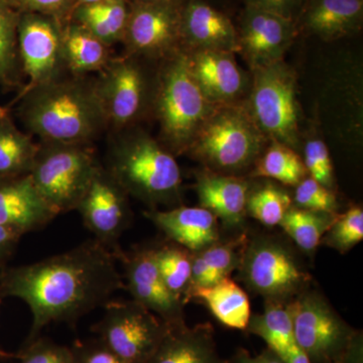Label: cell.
Here are the masks:
<instances>
[{"instance_id":"6da1fadb","label":"cell","mask_w":363,"mask_h":363,"mask_svg":"<svg viewBox=\"0 0 363 363\" xmlns=\"http://www.w3.org/2000/svg\"><path fill=\"white\" fill-rule=\"evenodd\" d=\"M113 252L96 240L0 274V294L21 298L33 315L28 342L52 322L74 323L125 289Z\"/></svg>"},{"instance_id":"7a4b0ae2","label":"cell","mask_w":363,"mask_h":363,"mask_svg":"<svg viewBox=\"0 0 363 363\" xmlns=\"http://www.w3.org/2000/svg\"><path fill=\"white\" fill-rule=\"evenodd\" d=\"M71 75L21 96V119L42 143L91 145L109 126L96 80Z\"/></svg>"},{"instance_id":"3957f363","label":"cell","mask_w":363,"mask_h":363,"mask_svg":"<svg viewBox=\"0 0 363 363\" xmlns=\"http://www.w3.org/2000/svg\"><path fill=\"white\" fill-rule=\"evenodd\" d=\"M105 169L128 196L150 209L180 205L182 174L175 156L145 131H128L117 138Z\"/></svg>"},{"instance_id":"277c9868","label":"cell","mask_w":363,"mask_h":363,"mask_svg":"<svg viewBox=\"0 0 363 363\" xmlns=\"http://www.w3.org/2000/svg\"><path fill=\"white\" fill-rule=\"evenodd\" d=\"M266 142L247 107L215 105L187 152L208 171L234 176L255 164Z\"/></svg>"},{"instance_id":"5b68a950","label":"cell","mask_w":363,"mask_h":363,"mask_svg":"<svg viewBox=\"0 0 363 363\" xmlns=\"http://www.w3.org/2000/svg\"><path fill=\"white\" fill-rule=\"evenodd\" d=\"M214 106L203 95L191 73L187 52L179 50L164 59L157 77L155 108L162 143L174 156L187 152Z\"/></svg>"},{"instance_id":"8992f818","label":"cell","mask_w":363,"mask_h":363,"mask_svg":"<svg viewBox=\"0 0 363 363\" xmlns=\"http://www.w3.org/2000/svg\"><path fill=\"white\" fill-rule=\"evenodd\" d=\"M294 338L311 363H362V337L317 291L289 302Z\"/></svg>"},{"instance_id":"52a82bcc","label":"cell","mask_w":363,"mask_h":363,"mask_svg":"<svg viewBox=\"0 0 363 363\" xmlns=\"http://www.w3.org/2000/svg\"><path fill=\"white\" fill-rule=\"evenodd\" d=\"M98 167L90 145L40 143L28 175L59 215L76 210Z\"/></svg>"},{"instance_id":"ba28073f","label":"cell","mask_w":363,"mask_h":363,"mask_svg":"<svg viewBox=\"0 0 363 363\" xmlns=\"http://www.w3.org/2000/svg\"><path fill=\"white\" fill-rule=\"evenodd\" d=\"M247 109L262 135L272 142L297 149L301 109L295 72L284 60L252 69Z\"/></svg>"},{"instance_id":"9c48e42d","label":"cell","mask_w":363,"mask_h":363,"mask_svg":"<svg viewBox=\"0 0 363 363\" xmlns=\"http://www.w3.org/2000/svg\"><path fill=\"white\" fill-rule=\"evenodd\" d=\"M240 269L241 279L252 292L279 302H290L311 279L294 253L274 238L248 240Z\"/></svg>"},{"instance_id":"30bf717a","label":"cell","mask_w":363,"mask_h":363,"mask_svg":"<svg viewBox=\"0 0 363 363\" xmlns=\"http://www.w3.org/2000/svg\"><path fill=\"white\" fill-rule=\"evenodd\" d=\"M94 327L99 340L128 363H149L169 325L135 301H109Z\"/></svg>"},{"instance_id":"8fae6325","label":"cell","mask_w":363,"mask_h":363,"mask_svg":"<svg viewBox=\"0 0 363 363\" xmlns=\"http://www.w3.org/2000/svg\"><path fill=\"white\" fill-rule=\"evenodd\" d=\"M61 20L39 13H21L18 47L21 72L28 78L21 96L66 75Z\"/></svg>"},{"instance_id":"7c38bea8","label":"cell","mask_w":363,"mask_h":363,"mask_svg":"<svg viewBox=\"0 0 363 363\" xmlns=\"http://www.w3.org/2000/svg\"><path fill=\"white\" fill-rule=\"evenodd\" d=\"M76 211L94 240L116 252L118 240L133 221L128 194L104 167H98Z\"/></svg>"},{"instance_id":"4fadbf2b","label":"cell","mask_w":363,"mask_h":363,"mask_svg":"<svg viewBox=\"0 0 363 363\" xmlns=\"http://www.w3.org/2000/svg\"><path fill=\"white\" fill-rule=\"evenodd\" d=\"M96 80L109 125L130 128L142 116L149 100V82L138 57L111 59Z\"/></svg>"},{"instance_id":"5bb4252c","label":"cell","mask_w":363,"mask_h":363,"mask_svg":"<svg viewBox=\"0 0 363 363\" xmlns=\"http://www.w3.org/2000/svg\"><path fill=\"white\" fill-rule=\"evenodd\" d=\"M113 253L123 264L125 290L133 301L154 313L169 326L185 323V304L164 285L157 269L155 247H138L128 252L119 248Z\"/></svg>"},{"instance_id":"9a60e30c","label":"cell","mask_w":363,"mask_h":363,"mask_svg":"<svg viewBox=\"0 0 363 363\" xmlns=\"http://www.w3.org/2000/svg\"><path fill=\"white\" fill-rule=\"evenodd\" d=\"M128 54L166 59L178 52L181 13L173 4H138L128 13L123 39Z\"/></svg>"},{"instance_id":"2e32d148","label":"cell","mask_w":363,"mask_h":363,"mask_svg":"<svg viewBox=\"0 0 363 363\" xmlns=\"http://www.w3.org/2000/svg\"><path fill=\"white\" fill-rule=\"evenodd\" d=\"M293 20L247 7L238 39V52L252 69L283 60L294 38Z\"/></svg>"},{"instance_id":"e0dca14e","label":"cell","mask_w":363,"mask_h":363,"mask_svg":"<svg viewBox=\"0 0 363 363\" xmlns=\"http://www.w3.org/2000/svg\"><path fill=\"white\" fill-rule=\"evenodd\" d=\"M187 55L191 73L210 104H233L238 101L247 80L234 52L197 50Z\"/></svg>"},{"instance_id":"ac0fdd59","label":"cell","mask_w":363,"mask_h":363,"mask_svg":"<svg viewBox=\"0 0 363 363\" xmlns=\"http://www.w3.org/2000/svg\"><path fill=\"white\" fill-rule=\"evenodd\" d=\"M58 214L43 199L30 175L0 178V226L25 233L51 223Z\"/></svg>"},{"instance_id":"d6986e66","label":"cell","mask_w":363,"mask_h":363,"mask_svg":"<svg viewBox=\"0 0 363 363\" xmlns=\"http://www.w3.org/2000/svg\"><path fill=\"white\" fill-rule=\"evenodd\" d=\"M145 217L181 247L197 252L219 240L218 219L202 207L179 206L171 209H150Z\"/></svg>"},{"instance_id":"ffe728a7","label":"cell","mask_w":363,"mask_h":363,"mask_svg":"<svg viewBox=\"0 0 363 363\" xmlns=\"http://www.w3.org/2000/svg\"><path fill=\"white\" fill-rule=\"evenodd\" d=\"M250 191L248 182L238 177L208 169L196 175L200 207L209 210L228 227H240L245 220Z\"/></svg>"},{"instance_id":"44dd1931","label":"cell","mask_w":363,"mask_h":363,"mask_svg":"<svg viewBox=\"0 0 363 363\" xmlns=\"http://www.w3.org/2000/svg\"><path fill=\"white\" fill-rule=\"evenodd\" d=\"M238 35L223 13L203 2H191L181 13V39L191 51L238 52Z\"/></svg>"},{"instance_id":"7402d4cb","label":"cell","mask_w":363,"mask_h":363,"mask_svg":"<svg viewBox=\"0 0 363 363\" xmlns=\"http://www.w3.org/2000/svg\"><path fill=\"white\" fill-rule=\"evenodd\" d=\"M149 363H226L217 351L210 324L169 326Z\"/></svg>"},{"instance_id":"603a6c76","label":"cell","mask_w":363,"mask_h":363,"mask_svg":"<svg viewBox=\"0 0 363 363\" xmlns=\"http://www.w3.org/2000/svg\"><path fill=\"white\" fill-rule=\"evenodd\" d=\"M247 241V236L242 234L225 242L216 241L199 252H192V276L187 294L229 278L234 269L240 267Z\"/></svg>"},{"instance_id":"cb8c5ba5","label":"cell","mask_w":363,"mask_h":363,"mask_svg":"<svg viewBox=\"0 0 363 363\" xmlns=\"http://www.w3.org/2000/svg\"><path fill=\"white\" fill-rule=\"evenodd\" d=\"M197 300L206 305L213 316L229 328L245 330L250 323V298L247 293L230 278L222 279L211 286L190 291L184 298V304Z\"/></svg>"},{"instance_id":"d4e9b609","label":"cell","mask_w":363,"mask_h":363,"mask_svg":"<svg viewBox=\"0 0 363 363\" xmlns=\"http://www.w3.org/2000/svg\"><path fill=\"white\" fill-rule=\"evenodd\" d=\"M362 0H315L306 16V28L324 40H334L359 28Z\"/></svg>"},{"instance_id":"484cf974","label":"cell","mask_w":363,"mask_h":363,"mask_svg":"<svg viewBox=\"0 0 363 363\" xmlns=\"http://www.w3.org/2000/svg\"><path fill=\"white\" fill-rule=\"evenodd\" d=\"M63 52L67 71L73 75L104 71L112 59L109 45L75 21L64 26Z\"/></svg>"},{"instance_id":"4316f807","label":"cell","mask_w":363,"mask_h":363,"mask_svg":"<svg viewBox=\"0 0 363 363\" xmlns=\"http://www.w3.org/2000/svg\"><path fill=\"white\" fill-rule=\"evenodd\" d=\"M128 13L124 0L86 4L74 9V21L111 45L123 39Z\"/></svg>"},{"instance_id":"83f0119b","label":"cell","mask_w":363,"mask_h":363,"mask_svg":"<svg viewBox=\"0 0 363 363\" xmlns=\"http://www.w3.org/2000/svg\"><path fill=\"white\" fill-rule=\"evenodd\" d=\"M39 145L14 125L9 116L0 118V178L28 175Z\"/></svg>"},{"instance_id":"f1b7e54d","label":"cell","mask_w":363,"mask_h":363,"mask_svg":"<svg viewBox=\"0 0 363 363\" xmlns=\"http://www.w3.org/2000/svg\"><path fill=\"white\" fill-rule=\"evenodd\" d=\"M289 302L267 300L262 314L250 317L247 330L264 339L267 348L279 355L295 345Z\"/></svg>"},{"instance_id":"f546056e","label":"cell","mask_w":363,"mask_h":363,"mask_svg":"<svg viewBox=\"0 0 363 363\" xmlns=\"http://www.w3.org/2000/svg\"><path fill=\"white\" fill-rule=\"evenodd\" d=\"M337 213L312 211L292 206L288 210L279 226L303 252H315L324 234L335 220Z\"/></svg>"},{"instance_id":"4dcf8cb0","label":"cell","mask_w":363,"mask_h":363,"mask_svg":"<svg viewBox=\"0 0 363 363\" xmlns=\"http://www.w3.org/2000/svg\"><path fill=\"white\" fill-rule=\"evenodd\" d=\"M253 166L252 177L274 179L286 186H297L308 174L295 150L274 142Z\"/></svg>"},{"instance_id":"1f68e13d","label":"cell","mask_w":363,"mask_h":363,"mask_svg":"<svg viewBox=\"0 0 363 363\" xmlns=\"http://www.w3.org/2000/svg\"><path fill=\"white\" fill-rule=\"evenodd\" d=\"M155 257L164 285L184 303L192 276V252L174 242L155 247Z\"/></svg>"},{"instance_id":"d6a6232c","label":"cell","mask_w":363,"mask_h":363,"mask_svg":"<svg viewBox=\"0 0 363 363\" xmlns=\"http://www.w3.org/2000/svg\"><path fill=\"white\" fill-rule=\"evenodd\" d=\"M21 13L6 0H0V84L18 83L21 72L18 47Z\"/></svg>"},{"instance_id":"836d02e7","label":"cell","mask_w":363,"mask_h":363,"mask_svg":"<svg viewBox=\"0 0 363 363\" xmlns=\"http://www.w3.org/2000/svg\"><path fill=\"white\" fill-rule=\"evenodd\" d=\"M292 206V198L288 192L274 184L267 183L252 192L250 191L247 212L255 220L272 227L281 224Z\"/></svg>"},{"instance_id":"e575fe53","label":"cell","mask_w":363,"mask_h":363,"mask_svg":"<svg viewBox=\"0 0 363 363\" xmlns=\"http://www.w3.org/2000/svg\"><path fill=\"white\" fill-rule=\"evenodd\" d=\"M363 240V210L350 208L345 213L336 216L332 225L324 234L322 245L341 253L350 252Z\"/></svg>"},{"instance_id":"d590c367","label":"cell","mask_w":363,"mask_h":363,"mask_svg":"<svg viewBox=\"0 0 363 363\" xmlns=\"http://www.w3.org/2000/svg\"><path fill=\"white\" fill-rule=\"evenodd\" d=\"M296 187L297 207L312 211L336 213L337 200L330 189L324 187L311 177L303 179Z\"/></svg>"},{"instance_id":"8d00e7d4","label":"cell","mask_w":363,"mask_h":363,"mask_svg":"<svg viewBox=\"0 0 363 363\" xmlns=\"http://www.w3.org/2000/svg\"><path fill=\"white\" fill-rule=\"evenodd\" d=\"M304 164L312 179L324 187L332 189L334 183L333 167L326 143L320 138H312L306 143Z\"/></svg>"},{"instance_id":"74e56055","label":"cell","mask_w":363,"mask_h":363,"mask_svg":"<svg viewBox=\"0 0 363 363\" xmlns=\"http://www.w3.org/2000/svg\"><path fill=\"white\" fill-rule=\"evenodd\" d=\"M20 363H75L71 348L37 337L18 355Z\"/></svg>"},{"instance_id":"f35d334b","label":"cell","mask_w":363,"mask_h":363,"mask_svg":"<svg viewBox=\"0 0 363 363\" xmlns=\"http://www.w3.org/2000/svg\"><path fill=\"white\" fill-rule=\"evenodd\" d=\"M13 9L20 13H39L54 18H67L72 14L76 0H6Z\"/></svg>"},{"instance_id":"ab89813d","label":"cell","mask_w":363,"mask_h":363,"mask_svg":"<svg viewBox=\"0 0 363 363\" xmlns=\"http://www.w3.org/2000/svg\"><path fill=\"white\" fill-rule=\"evenodd\" d=\"M71 350L75 363H128L112 352L98 338L77 341Z\"/></svg>"},{"instance_id":"60d3db41","label":"cell","mask_w":363,"mask_h":363,"mask_svg":"<svg viewBox=\"0 0 363 363\" xmlns=\"http://www.w3.org/2000/svg\"><path fill=\"white\" fill-rule=\"evenodd\" d=\"M247 6L279 14L292 20L298 0H245Z\"/></svg>"},{"instance_id":"b9f144b4","label":"cell","mask_w":363,"mask_h":363,"mask_svg":"<svg viewBox=\"0 0 363 363\" xmlns=\"http://www.w3.org/2000/svg\"><path fill=\"white\" fill-rule=\"evenodd\" d=\"M25 233L14 227L0 226V262H4L16 250L21 236Z\"/></svg>"},{"instance_id":"7bdbcfd3","label":"cell","mask_w":363,"mask_h":363,"mask_svg":"<svg viewBox=\"0 0 363 363\" xmlns=\"http://www.w3.org/2000/svg\"><path fill=\"white\" fill-rule=\"evenodd\" d=\"M230 363H285L274 350L267 348L259 355L250 354L247 350H238Z\"/></svg>"},{"instance_id":"ee69618b","label":"cell","mask_w":363,"mask_h":363,"mask_svg":"<svg viewBox=\"0 0 363 363\" xmlns=\"http://www.w3.org/2000/svg\"><path fill=\"white\" fill-rule=\"evenodd\" d=\"M285 363H311L307 355L298 347L297 344L279 355Z\"/></svg>"},{"instance_id":"f6af8a7d","label":"cell","mask_w":363,"mask_h":363,"mask_svg":"<svg viewBox=\"0 0 363 363\" xmlns=\"http://www.w3.org/2000/svg\"><path fill=\"white\" fill-rule=\"evenodd\" d=\"M180 0H140L143 4H173L176 6Z\"/></svg>"},{"instance_id":"bcb514c9","label":"cell","mask_w":363,"mask_h":363,"mask_svg":"<svg viewBox=\"0 0 363 363\" xmlns=\"http://www.w3.org/2000/svg\"><path fill=\"white\" fill-rule=\"evenodd\" d=\"M113 1V0H76L75 7L86 6V4H100V2Z\"/></svg>"},{"instance_id":"7dc6e473","label":"cell","mask_w":363,"mask_h":363,"mask_svg":"<svg viewBox=\"0 0 363 363\" xmlns=\"http://www.w3.org/2000/svg\"><path fill=\"white\" fill-rule=\"evenodd\" d=\"M7 116H9V113H7L6 109L4 108L2 106H0V118H4V117Z\"/></svg>"},{"instance_id":"c3c4849f","label":"cell","mask_w":363,"mask_h":363,"mask_svg":"<svg viewBox=\"0 0 363 363\" xmlns=\"http://www.w3.org/2000/svg\"><path fill=\"white\" fill-rule=\"evenodd\" d=\"M0 357H11V355L7 354V353L4 352V351L0 350Z\"/></svg>"}]
</instances>
